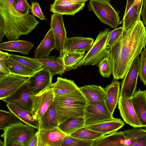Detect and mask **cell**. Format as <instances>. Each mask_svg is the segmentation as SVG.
Wrapping results in <instances>:
<instances>
[{
  "mask_svg": "<svg viewBox=\"0 0 146 146\" xmlns=\"http://www.w3.org/2000/svg\"><path fill=\"white\" fill-rule=\"evenodd\" d=\"M84 117L85 126L114 118L109 111L105 103L96 102L89 100L85 109Z\"/></svg>",
  "mask_w": 146,
  "mask_h": 146,
  "instance_id": "7",
  "label": "cell"
},
{
  "mask_svg": "<svg viewBox=\"0 0 146 146\" xmlns=\"http://www.w3.org/2000/svg\"><path fill=\"white\" fill-rule=\"evenodd\" d=\"M84 126V117L79 116L69 118L59 124L58 127L66 134L70 135Z\"/></svg>",
  "mask_w": 146,
  "mask_h": 146,
  "instance_id": "31",
  "label": "cell"
},
{
  "mask_svg": "<svg viewBox=\"0 0 146 146\" xmlns=\"http://www.w3.org/2000/svg\"><path fill=\"white\" fill-rule=\"evenodd\" d=\"M54 96L50 87L38 94L31 96L33 106L32 113L37 116L39 120L53 102Z\"/></svg>",
  "mask_w": 146,
  "mask_h": 146,
  "instance_id": "12",
  "label": "cell"
},
{
  "mask_svg": "<svg viewBox=\"0 0 146 146\" xmlns=\"http://www.w3.org/2000/svg\"><path fill=\"white\" fill-rule=\"evenodd\" d=\"M79 89L88 100L105 103V92L101 86L93 84L86 85L79 87Z\"/></svg>",
  "mask_w": 146,
  "mask_h": 146,
  "instance_id": "24",
  "label": "cell"
},
{
  "mask_svg": "<svg viewBox=\"0 0 146 146\" xmlns=\"http://www.w3.org/2000/svg\"><path fill=\"white\" fill-rule=\"evenodd\" d=\"M98 66L100 73L102 77L109 78L112 74V65L108 57L103 59L98 63Z\"/></svg>",
  "mask_w": 146,
  "mask_h": 146,
  "instance_id": "38",
  "label": "cell"
},
{
  "mask_svg": "<svg viewBox=\"0 0 146 146\" xmlns=\"http://www.w3.org/2000/svg\"><path fill=\"white\" fill-rule=\"evenodd\" d=\"M143 8L141 11V15L143 24L145 26L146 29V0H144L143 3Z\"/></svg>",
  "mask_w": 146,
  "mask_h": 146,
  "instance_id": "46",
  "label": "cell"
},
{
  "mask_svg": "<svg viewBox=\"0 0 146 146\" xmlns=\"http://www.w3.org/2000/svg\"><path fill=\"white\" fill-rule=\"evenodd\" d=\"M35 129L21 121L6 127L1 135L4 146H27L36 133Z\"/></svg>",
  "mask_w": 146,
  "mask_h": 146,
  "instance_id": "4",
  "label": "cell"
},
{
  "mask_svg": "<svg viewBox=\"0 0 146 146\" xmlns=\"http://www.w3.org/2000/svg\"><path fill=\"white\" fill-rule=\"evenodd\" d=\"M34 58L41 64L44 67L48 70L53 76L55 75L62 76L66 71L62 63L55 56L40 59Z\"/></svg>",
  "mask_w": 146,
  "mask_h": 146,
  "instance_id": "27",
  "label": "cell"
},
{
  "mask_svg": "<svg viewBox=\"0 0 146 146\" xmlns=\"http://www.w3.org/2000/svg\"><path fill=\"white\" fill-rule=\"evenodd\" d=\"M118 108L124 121L133 127H143L136 113L131 98L119 97Z\"/></svg>",
  "mask_w": 146,
  "mask_h": 146,
  "instance_id": "14",
  "label": "cell"
},
{
  "mask_svg": "<svg viewBox=\"0 0 146 146\" xmlns=\"http://www.w3.org/2000/svg\"><path fill=\"white\" fill-rule=\"evenodd\" d=\"M143 3H138L133 5L127 13L123 15L119 24L123 23L122 27L124 31L130 28L140 17Z\"/></svg>",
  "mask_w": 146,
  "mask_h": 146,
  "instance_id": "30",
  "label": "cell"
},
{
  "mask_svg": "<svg viewBox=\"0 0 146 146\" xmlns=\"http://www.w3.org/2000/svg\"><path fill=\"white\" fill-rule=\"evenodd\" d=\"M58 125L54 101L39 120L38 130L52 129Z\"/></svg>",
  "mask_w": 146,
  "mask_h": 146,
  "instance_id": "28",
  "label": "cell"
},
{
  "mask_svg": "<svg viewBox=\"0 0 146 146\" xmlns=\"http://www.w3.org/2000/svg\"><path fill=\"white\" fill-rule=\"evenodd\" d=\"M120 87L119 82L115 80L104 88L106 93L105 103L112 115L118 103L120 93Z\"/></svg>",
  "mask_w": 146,
  "mask_h": 146,
  "instance_id": "20",
  "label": "cell"
},
{
  "mask_svg": "<svg viewBox=\"0 0 146 146\" xmlns=\"http://www.w3.org/2000/svg\"><path fill=\"white\" fill-rule=\"evenodd\" d=\"M38 131V146H62L66 134L58 127Z\"/></svg>",
  "mask_w": 146,
  "mask_h": 146,
  "instance_id": "13",
  "label": "cell"
},
{
  "mask_svg": "<svg viewBox=\"0 0 146 146\" xmlns=\"http://www.w3.org/2000/svg\"><path fill=\"white\" fill-rule=\"evenodd\" d=\"M126 139V146H130L131 142L139 137L146 135V128H133L123 131Z\"/></svg>",
  "mask_w": 146,
  "mask_h": 146,
  "instance_id": "36",
  "label": "cell"
},
{
  "mask_svg": "<svg viewBox=\"0 0 146 146\" xmlns=\"http://www.w3.org/2000/svg\"><path fill=\"white\" fill-rule=\"evenodd\" d=\"M10 54L0 51V79L11 73L9 67Z\"/></svg>",
  "mask_w": 146,
  "mask_h": 146,
  "instance_id": "37",
  "label": "cell"
},
{
  "mask_svg": "<svg viewBox=\"0 0 146 146\" xmlns=\"http://www.w3.org/2000/svg\"><path fill=\"white\" fill-rule=\"evenodd\" d=\"M9 57L19 64L33 72H36L44 67L34 58L10 54Z\"/></svg>",
  "mask_w": 146,
  "mask_h": 146,
  "instance_id": "32",
  "label": "cell"
},
{
  "mask_svg": "<svg viewBox=\"0 0 146 146\" xmlns=\"http://www.w3.org/2000/svg\"><path fill=\"white\" fill-rule=\"evenodd\" d=\"M31 6V12L33 16L38 17L42 20H46L38 3L32 2Z\"/></svg>",
  "mask_w": 146,
  "mask_h": 146,
  "instance_id": "43",
  "label": "cell"
},
{
  "mask_svg": "<svg viewBox=\"0 0 146 146\" xmlns=\"http://www.w3.org/2000/svg\"><path fill=\"white\" fill-rule=\"evenodd\" d=\"M7 106L11 111L26 124L38 129L39 120L37 116L32 112L20 108L13 105L7 104Z\"/></svg>",
  "mask_w": 146,
  "mask_h": 146,
  "instance_id": "25",
  "label": "cell"
},
{
  "mask_svg": "<svg viewBox=\"0 0 146 146\" xmlns=\"http://www.w3.org/2000/svg\"></svg>",
  "mask_w": 146,
  "mask_h": 146,
  "instance_id": "51",
  "label": "cell"
},
{
  "mask_svg": "<svg viewBox=\"0 0 146 146\" xmlns=\"http://www.w3.org/2000/svg\"><path fill=\"white\" fill-rule=\"evenodd\" d=\"M13 5L16 10L21 13L26 15L29 13L31 6L28 3L26 0H13Z\"/></svg>",
  "mask_w": 146,
  "mask_h": 146,
  "instance_id": "42",
  "label": "cell"
},
{
  "mask_svg": "<svg viewBox=\"0 0 146 146\" xmlns=\"http://www.w3.org/2000/svg\"><path fill=\"white\" fill-rule=\"evenodd\" d=\"M139 56L133 60L123 78L120 97L131 98L136 91L140 62Z\"/></svg>",
  "mask_w": 146,
  "mask_h": 146,
  "instance_id": "8",
  "label": "cell"
},
{
  "mask_svg": "<svg viewBox=\"0 0 146 146\" xmlns=\"http://www.w3.org/2000/svg\"><path fill=\"white\" fill-rule=\"evenodd\" d=\"M123 30L122 27L115 29L110 32L106 45V48H110L119 39Z\"/></svg>",
  "mask_w": 146,
  "mask_h": 146,
  "instance_id": "41",
  "label": "cell"
},
{
  "mask_svg": "<svg viewBox=\"0 0 146 146\" xmlns=\"http://www.w3.org/2000/svg\"><path fill=\"white\" fill-rule=\"evenodd\" d=\"M38 131H37L28 143L27 146H38Z\"/></svg>",
  "mask_w": 146,
  "mask_h": 146,
  "instance_id": "45",
  "label": "cell"
},
{
  "mask_svg": "<svg viewBox=\"0 0 146 146\" xmlns=\"http://www.w3.org/2000/svg\"><path fill=\"white\" fill-rule=\"evenodd\" d=\"M73 2L79 3H84L87 2L88 0H70Z\"/></svg>",
  "mask_w": 146,
  "mask_h": 146,
  "instance_id": "48",
  "label": "cell"
},
{
  "mask_svg": "<svg viewBox=\"0 0 146 146\" xmlns=\"http://www.w3.org/2000/svg\"><path fill=\"white\" fill-rule=\"evenodd\" d=\"M55 46L54 34L50 28L35 50L34 58L40 59L49 56L51 51L55 49Z\"/></svg>",
  "mask_w": 146,
  "mask_h": 146,
  "instance_id": "23",
  "label": "cell"
},
{
  "mask_svg": "<svg viewBox=\"0 0 146 146\" xmlns=\"http://www.w3.org/2000/svg\"><path fill=\"white\" fill-rule=\"evenodd\" d=\"M13 0H0V42L4 36L9 41L31 32L39 23L28 13L22 14L15 8Z\"/></svg>",
  "mask_w": 146,
  "mask_h": 146,
  "instance_id": "2",
  "label": "cell"
},
{
  "mask_svg": "<svg viewBox=\"0 0 146 146\" xmlns=\"http://www.w3.org/2000/svg\"><path fill=\"white\" fill-rule=\"evenodd\" d=\"M124 125V121L121 119L114 118L109 120L85 126L105 135L117 131Z\"/></svg>",
  "mask_w": 146,
  "mask_h": 146,
  "instance_id": "18",
  "label": "cell"
},
{
  "mask_svg": "<svg viewBox=\"0 0 146 146\" xmlns=\"http://www.w3.org/2000/svg\"><path fill=\"white\" fill-rule=\"evenodd\" d=\"M29 80L13 94L1 100L7 104L32 112V100L28 90Z\"/></svg>",
  "mask_w": 146,
  "mask_h": 146,
  "instance_id": "10",
  "label": "cell"
},
{
  "mask_svg": "<svg viewBox=\"0 0 146 146\" xmlns=\"http://www.w3.org/2000/svg\"><path fill=\"white\" fill-rule=\"evenodd\" d=\"M140 54L139 76L140 80L146 86V48Z\"/></svg>",
  "mask_w": 146,
  "mask_h": 146,
  "instance_id": "40",
  "label": "cell"
},
{
  "mask_svg": "<svg viewBox=\"0 0 146 146\" xmlns=\"http://www.w3.org/2000/svg\"><path fill=\"white\" fill-rule=\"evenodd\" d=\"M126 139L123 131L104 135L92 141L91 146H125Z\"/></svg>",
  "mask_w": 146,
  "mask_h": 146,
  "instance_id": "22",
  "label": "cell"
},
{
  "mask_svg": "<svg viewBox=\"0 0 146 146\" xmlns=\"http://www.w3.org/2000/svg\"><path fill=\"white\" fill-rule=\"evenodd\" d=\"M92 141L82 140L67 135L62 146H91Z\"/></svg>",
  "mask_w": 146,
  "mask_h": 146,
  "instance_id": "39",
  "label": "cell"
},
{
  "mask_svg": "<svg viewBox=\"0 0 146 146\" xmlns=\"http://www.w3.org/2000/svg\"><path fill=\"white\" fill-rule=\"evenodd\" d=\"M50 87L54 96L68 94L75 91L79 88L73 80L61 77H58L56 81L52 83Z\"/></svg>",
  "mask_w": 146,
  "mask_h": 146,
  "instance_id": "29",
  "label": "cell"
},
{
  "mask_svg": "<svg viewBox=\"0 0 146 146\" xmlns=\"http://www.w3.org/2000/svg\"><path fill=\"white\" fill-rule=\"evenodd\" d=\"M9 69L11 73L30 77L36 72L19 64L10 57L9 60Z\"/></svg>",
  "mask_w": 146,
  "mask_h": 146,
  "instance_id": "35",
  "label": "cell"
},
{
  "mask_svg": "<svg viewBox=\"0 0 146 146\" xmlns=\"http://www.w3.org/2000/svg\"><path fill=\"white\" fill-rule=\"evenodd\" d=\"M63 15L54 13L51 15L50 28L52 30L55 41V49L60 51L64 49L67 34L63 20Z\"/></svg>",
  "mask_w": 146,
  "mask_h": 146,
  "instance_id": "15",
  "label": "cell"
},
{
  "mask_svg": "<svg viewBox=\"0 0 146 146\" xmlns=\"http://www.w3.org/2000/svg\"><path fill=\"white\" fill-rule=\"evenodd\" d=\"M52 77L49 70L44 67L30 77L28 88L30 95H37L49 88Z\"/></svg>",
  "mask_w": 146,
  "mask_h": 146,
  "instance_id": "9",
  "label": "cell"
},
{
  "mask_svg": "<svg viewBox=\"0 0 146 146\" xmlns=\"http://www.w3.org/2000/svg\"><path fill=\"white\" fill-rule=\"evenodd\" d=\"M85 3H74L70 0H55L50 7V11L54 13L74 16L83 9Z\"/></svg>",
  "mask_w": 146,
  "mask_h": 146,
  "instance_id": "16",
  "label": "cell"
},
{
  "mask_svg": "<svg viewBox=\"0 0 146 146\" xmlns=\"http://www.w3.org/2000/svg\"><path fill=\"white\" fill-rule=\"evenodd\" d=\"M70 135L82 140L93 141L104 135L102 133L89 129L84 126L78 129Z\"/></svg>",
  "mask_w": 146,
  "mask_h": 146,
  "instance_id": "33",
  "label": "cell"
},
{
  "mask_svg": "<svg viewBox=\"0 0 146 146\" xmlns=\"http://www.w3.org/2000/svg\"><path fill=\"white\" fill-rule=\"evenodd\" d=\"M93 43L94 39L91 38L81 36L67 38L65 42L64 49L85 52L90 50Z\"/></svg>",
  "mask_w": 146,
  "mask_h": 146,
  "instance_id": "19",
  "label": "cell"
},
{
  "mask_svg": "<svg viewBox=\"0 0 146 146\" xmlns=\"http://www.w3.org/2000/svg\"><path fill=\"white\" fill-rule=\"evenodd\" d=\"M58 124L73 117H84L88 100L78 89L71 93L55 96L54 98Z\"/></svg>",
  "mask_w": 146,
  "mask_h": 146,
  "instance_id": "3",
  "label": "cell"
},
{
  "mask_svg": "<svg viewBox=\"0 0 146 146\" xmlns=\"http://www.w3.org/2000/svg\"><path fill=\"white\" fill-rule=\"evenodd\" d=\"M29 77L11 73L0 79V99L13 94L29 79Z\"/></svg>",
  "mask_w": 146,
  "mask_h": 146,
  "instance_id": "11",
  "label": "cell"
},
{
  "mask_svg": "<svg viewBox=\"0 0 146 146\" xmlns=\"http://www.w3.org/2000/svg\"><path fill=\"white\" fill-rule=\"evenodd\" d=\"M146 45V29L139 18L129 29L124 31L117 41L108 49V57L116 80L123 78L135 58Z\"/></svg>",
  "mask_w": 146,
  "mask_h": 146,
  "instance_id": "1",
  "label": "cell"
},
{
  "mask_svg": "<svg viewBox=\"0 0 146 146\" xmlns=\"http://www.w3.org/2000/svg\"><path fill=\"white\" fill-rule=\"evenodd\" d=\"M130 146H146V135L133 140Z\"/></svg>",
  "mask_w": 146,
  "mask_h": 146,
  "instance_id": "44",
  "label": "cell"
},
{
  "mask_svg": "<svg viewBox=\"0 0 146 146\" xmlns=\"http://www.w3.org/2000/svg\"><path fill=\"white\" fill-rule=\"evenodd\" d=\"M34 46V45L30 41L16 40L1 43L0 49L29 54L30 50Z\"/></svg>",
  "mask_w": 146,
  "mask_h": 146,
  "instance_id": "26",
  "label": "cell"
},
{
  "mask_svg": "<svg viewBox=\"0 0 146 146\" xmlns=\"http://www.w3.org/2000/svg\"><path fill=\"white\" fill-rule=\"evenodd\" d=\"M110 0H90L88 8L103 23L116 29L120 22L119 14L111 5Z\"/></svg>",
  "mask_w": 146,
  "mask_h": 146,
  "instance_id": "6",
  "label": "cell"
},
{
  "mask_svg": "<svg viewBox=\"0 0 146 146\" xmlns=\"http://www.w3.org/2000/svg\"><path fill=\"white\" fill-rule=\"evenodd\" d=\"M110 32L108 28L99 32L90 49L73 70L82 66L98 64L103 59L108 57V51L106 45Z\"/></svg>",
  "mask_w": 146,
  "mask_h": 146,
  "instance_id": "5",
  "label": "cell"
},
{
  "mask_svg": "<svg viewBox=\"0 0 146 146\" xmlns=\"http://www.w3.org/2000/svg\"><path fill=\"white\" fill-rule=\"evenodd\" d=\"M0 145L2 146H4V144L3 142H2L1 140H0Z\"/></svg>",
  "mask_w": 146,
  "mask_h": 146,
  "instance_id": "50",
  "label": "cell"
},
{
  "mask_svg": "<svg viewBox=\"0 0 146 146\" xmlns=\"http://www.w3.org/2000/svg\"><path fill=\"white\" fill-rule=\"evenodd\" d=\"M143 0H135L133 5H134L138 3L143 2Z\"/></svg>",
  "mask_w": 146,
  "mask_h": 146,
  "instance_id": "49",
  "label": "cell"
},
{
  "mask_svg": "<svg viewBox=\"0 0 146 146\" xmlns=\"http://www.w3.org/2000/svg\"><path fill=\"white\" fill-rule=\"evenodd\" d=\"M135 0H127V5L123 15H125L133 5Z\"/></svg>",
  "mask_w": 146,
  "mask_h": 146,
  "instance_id": "47",
  "label": "cell"
},
{
  "mask_svg": "<svg viewBox=\"0 0 146 146\" xmlns=\"http://www.w3.org/2000/svg\"><path fill=\"white\" fill-rule=\"evenodd\" d=\"M21 121L13 113L0 110V129H4L6 127Z\"/></svg>",
  "mask_w": 146,
  "mask_h": 146,
  "instance_id": "34",
  "label": "cell"
},
{
  "mask_svg": "<svg viewBox=\"0 0 146 146\" xmlns=\"http://www.w3.org/2000/svg\"><path fill=\"white\" fill-rule=\"evenodd\" d=\"M136 113L142 127L146 128V90L139 88L131 98Z\"/></svg>",
  "mask_w": 146,
  "mask_h": 146,
  "instance_id": "17",
  "label": "cell"
},
{
  "mask_svg": "<svg viewBox=\"0 0 146 146\" xmlns=\"http://www.w3.org/2000/svg\"><path fill=\"white\" fill-rule=\"evenodd\" d=\"M86 54L85 52L68 51L63 49L60 51L59 56L57 58L63 65L66 71H69L73 70Z\"/></svg>",
  "mask_w": 146,
  "mask_h": 146,
  "instance_id": "21",
  "label": "cell"
}]
</instances>
